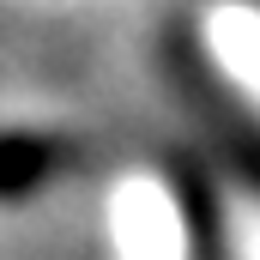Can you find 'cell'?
<instances>
[{"instance_id": "6da1fadb", "label": "cell", "mask_w": 260, "mask_h": 260, "mask_svg": "<svg viewBox=\"0 0 260 260\" xmlns=\"http://www.w3.org/2000/svg\"><path fill=\"white\" fill-rule=\"evenodd\" d=\"M109 260H230V224L182 157H133L103 194Z\"/></svg>"}]
</instances>
